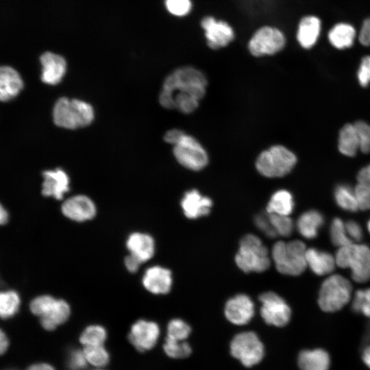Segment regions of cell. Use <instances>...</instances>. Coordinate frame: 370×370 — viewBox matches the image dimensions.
Returning a JSON list of instances; mask_svg holds the SVG:
<instances>
[{"mask_svg": "<svg viewBox=\"0 0 370 370\" xmlns=\"http://www.w3.org/2000/svg\"><path fill=\"white\" fill-rule=\"evenodd\" d=\"M207 85V78L202 71L192 66H180L164 79L159 102L163 108L174 110L179 106L200 101Z\"/></svg>", "mask_w": 370, "mask_h": 370, "instance_id": "6da1fadb", "label": "cell"}, {"mask_svg": "<svg viewBox=\"0 0 370 370\" xmlns=\"http://www.w3.org/2000/svg\"><path fill=\"white\" fill-rule=\"evenodd\" d=\"M306 250V246L301 241H279L272 247L271 258L279 273L297 276L302 274L307 267Z\"/></svg>", "mask_w": 370, "mask_h": 370, "instance_id": "7a4b0ae2", "label": "cell"}, {"mask_svg": "<svg viewBox=\"0 0 370 370\" xmlns=\"http://www.w3.org/2000/svg\"><path fill=\"white\" fill-rule=\"evenodd\" d=\"M269 252L261 239L253 234L243 236L235 256L237 267L245 273H262L271 263Z\"/></svg>", "mask_w": 370, "mask_h": 370, "instance_id": "3957f363", "label": "cell"}, {"mask_svg": "<svg viewBox=\"0 0 370 370\" xmlns=\"http://www.w3.org/2000/svg\"><path fill=\"white\" fill-rule=\"evenodd\" d=\"M94 111L88 103L79 99L61 97L53 110L54 123L66 129H76L88 125L93 120Z\"/></svg>", "mask_w": 370, "mask_h": 370, "instance_id": "277c9868", "label": "cell"}, {"mask_svg": "<svg viewBox=\"0 0 370 370\" xmlns=\"http://www.w3.org/2000/svg\"><path fill=\"white\" fill-rule=\"evenodd\" d=\"M335 258L338 267L351 271L355 282L364 283L370 280V247L368 245L352 243L340 247Z\"/></svg>", "mask_w": 370, "mask_h": 370, "instance_id": "5b68a950", "label": "cell"}, {"mask_svg": "<svg viewBox=\"0 0 370 370\" xmlns=\"http://www.w3.org/2000/svg\"><path fill=\"white\" fill-rule=\"evenodd\" d=\"M296 162L297 158L291 151L277 145L261 152L256 158L255 166L261 175L275 178L289 173Z\"/></svg>", "mask_w": 370, "mask_h": 370, "instance_id": "8992f818", "label": "cell"}, {"mask_svg": "<svg viewBox=\"0 0 370 370\" xmlns=\"http://www.w3.org/2000/svg\"><path fill=\"white\" fill-rule=\"evenodd\" d=\"M352 286L344 276L330 275L321 284L318 297L320 308L326 312L342 309L352 299Z\"/></svg>", "mask_w": 370, "mask_h": 370, "instance_id": "52a82bcc", "label": "cell"}, {"mask_svg": "<svg viewBox=\"0 0 370 370\" xmlns=\"http://www.w3.org/2000/svg\"><path fill=\"white\" fill-rule=\"evenodd\" d=\"M173 154L181 166L193 171L204 169L209 161L208 153L201 143L186 133L173 145Z\"/></svg>", "mask_w": 370, "mask_h": 370, "instance_id": "ba28073f", "label": "cell"}, {"mask_svg": "<svg viewBox=\"0 0 370 370\" xmlns=\"http://www.w3.org/2000/svg\"><path fill=\"white\" fill-rule=\"evenodd\" d=\"M230 353L245 367H251L262 360L264 349L263 343L255 332L245 331L236 334L232 339Z\"/></svg>", "mask_w": 370, "mask_h": 370, "instance_id": "9c48e42d", "label": "cell"}, {"mask_svg": "<svg viewBox=\"0 0 370 370\" xmlns=\"http://www.w3.org/2000/svg\"><path fill=\"white\" fill-rule=\"evenodd\" d=\"M286 38L278 28L262 26L256 29L247 42L250 54L256 58L274 55L285 46Z\"/></svg>", "mask_w": 370, "mask_h": 370, "instance_id": "30bf717a", "label": "cell"}, {"mask_svg": "<svg viewBox=\"0 0 370 370\" xmlns=\"http://www.w3.org/2000/svg\"><path fill=\"white\" fill-rule=\"evenodd\" d=\"M260 313L264 321L275 327H284L288 323L291 310L286 301L273 291L262 293L259 296Z\"/></svg>", "mask_w": 370, "mask_h": 370, "instance_id": "8fae6325", "label": "cell"}, {"mask_svg": "<svg viewBox=\"0 0 370 370\" xmlns=\"http://www.w3.org/2000/svg\"><path fill=\"white\" fill-rule=\"evenodd\" d=\"M200 25L204 32L206 44L211 49L224 48L235 38L234 29L223 20H218L212 16H206L201 19Z\"/></svg>", "mask_w": 370, "mask_h": 370, "instance_id": "7c38bea8", "label": "cell"}, {"mask_svg": "<svg viewBox=\"0 0 370 370\" xmlns=\"http://www.w3.org/2000/svg\"><path fill=\"white\" fill-rule=\"evenodd\" d=\"M224 314L231 323L243 325L247 324L254 317L255 305L249 295L237 294L225 303Z\"/></svg>", "mask_w": 370, "mask_h": 370, "instance_id": "4fadbf2b", "label": "cell"}, {"mask_svg": "<svg viewBox=\"0 0 370 370\" xmlns=\"http://www.w3.org/2000/svg\"><path fill=\"white\" fill-rule=\"evenodd\" d=\"M159 336L160 328L156 323L139 319L132 325L128 339L137 350L145 352L156 345Z\"/></svg>", "mask_w": 370, "mask_h": 370, "instance_id": "5bb4252c", "label": "cell"}, {"mask_svg": "<svg viewBox=\"0 0 370 370\" xmlns=\"http://www.w3.org/2000/svg\"><path fill=\"white\" fill-rule=\"evenodd\" d=\"M61 211L67 219L75 222H84L95 217L97 208L88 197L78 195L66 199L61 206Z\"/></svg>", "mask_w": 370, "mask_h": 370, "instance_id": "9a60e30c", "label": "cell"}, {"mask_svg": "<svg viewBox=\"0 0 370 370\" xmlns=\"http://www.w3.org/2000/svg\"><path fill=\"white\" fill-rule=\"evenodd\" d=\"M172 273L165 267L155 265L147 268L142 278L143 287L155 295H164L171 288Z\"/></svg>", "mask_w": 370, "mask_h": 370, "instance_id": "2e32d148", "label": "cell"}, {"mask_svg": "<svg viewBox=\"0 0 370 370\" xmlns=\"http://www.w3.org/2000/svg\"><path fill=\"white\" fill-rule=\"evenodd\" d=\"M180 205L186 217L196 219L210 213L212 201L210 197L202 195L197 190L191 189L184 193Z\"/></svg>", "mask_w": 370, "mask_h": 370, "instance_id": "e0dca14e", "label": "cell"}, {"mask_svg": "<svg viewBox=\"0 0 370 370\" xmlns=\"http://www.w3.org/2000/svg\"><path fill=\"white\" fill-rule=\"evenodd\" d=\"M40 61L42 68V82L50 85L58 84L66 72L65 60L60 55L48 51L41 55Z\"/></svg>", "mask_w": 370, "mask_h": 370, "instance_id": "ac0fdd59", "label": "cell"}, {"mask_svg": "<svg viewBox=\"0 0 370 370\" xmlns=\"http://www.w3.org/2000/svg\"><path fill=\"white\" fill-rule=\"evenodd\" d=\"M42 176V195L62 199L64 194L69 190V179L66 173L61 169H56L55 171H43Z\"/></svg>", "mask_w": 370, "mask_h": 370, "instance_id": "d6986e66", "label": "cell"}, {"mask_svg": "<svg viewBox=\"0 0 370 370\" xmlns=\"http://www.w3.org/2000/svg\"><path fill=\"white\" fill-rule=\"evenodd\" d=\"M126 247L130 254L143 263L153 256L155 241L153 237L147 233L135 232L127 236Z\"/></svg>", "mask_w": 370, "mask_h": 370, "instance_id": "ffe728a7", "label": "cell"}, {"mask_svg": "<svg viewBox=\"0 0 370 370\" xmlns=\"http://www.w3.org/2000/svg\"><path fill=\"white\" fill-rule=\"evenodd\" d=\"M306 260L307 267L317 275L330 274L336 265L335 256L314 247L307 249Z\"/></svg>", "mask_w": 370, "mask_h": 370, "instance_id": "44dd1931", "label": "cell"}, {"mask_svg": "<svg viewBox=\"0 0 370 370\" xmlns=\"http://www.w3.org/2000/svg\"><path fill=\"white\" fill-rule=\"evenodd\" d=\"M23 88V81L18 72L8 66L0 69V99L8 101L15 97Z\"/></svg>", "mask_w": 370, "mask_h": 370, "instance_id": "7402d4cb", "label": "cell"}, {"mask_svg": "<svg viewBox=\"0 0 370 370\" xmlns=\"http://www.w3.org/2000/svg\"><path fill=\"white\" fill-rule=\"evenodd\" d=\"M297 363L300 370H328L330 358L322 349H306L299 353Z\"/></svg>", "mask_w": 370, "mask_h": 370, "instance_id": "603a6c76", "label": "cell"}, {"mask_svg": "<svg viewBox=\"0 0 370 370\" xmlns=\"http://www.w3.org/2000/svg\"><path fill=\"white\" fill-rule=\"evenodd\" d=\"M324 217L320 212L310 210L299 217L296 227L304 238L312 239L317 236L319 230L324 224Z\"/></svg>", "mask_w": 370, "mask_h": 370, "instance_id": "cb8c5ba5", "label": "cell"}, {"mask_svg": "<svg viewBox=\"0 0 370 370\" xmlns=\"http://www.w3.org/2000/svg\"><path fill=\"white\" fill-rule=\"evenodd\" d=\"M71 314V308L67 301L56 299L49 311L40 317L42 327L47 330H53L66 321Z\"/></svg>", "mask_w": 370, "mask_h": 370, "instance_id": "d4e9b609", "label": "cell"}, {"mask_svg": "<svg viewBox=\"0 0 370 370\" xmlns=\"http://www.w3.org/2000/svg\"><path fill=\"white\" fill-rule=\"evenodd\" d=\"M321 29L320 20L314 16L304 17L299 25L297 38L305 49L311 48L317 42Z\"/></svg>", "mask_w": 370, "mask_h": 370, "instance_id": "484cf974", "label": "cell"}, {"mask_svg": "<svg viewBox=\"0 0 370 370\" xmlns=\"http://www.w3.org/2000/svg\"><path fill=\"white\" fill-rule=\"evenodd\" d=\"M294 209L292 194L286 190H279L271 197L266 210L267 213L289 216Z\"/></svg>", "mask_w": 370, "mask_h": 370, "instance_id": "4316f807", "label": "cell"}, {"mask_svg": "<svg viewBox=\"0 0 370 370\" xmlns=\"http://www.w3.org/2000/svg\"><path fill=\"white\" fill-rule=\"evenodd\" d=\"M356 36L354 28L347 23H338L330 31L328 39L336 48L343 49L350 47Z\"/></svg>", "mask_w": 370, "mask_h": 370, "instance_id": "83f0119b", "label": "cell"}, {"mask_svg": "<svg viewBox=\"0 0 370 370\" xmlns=\"http://www.w3.org/2000/svg\"><path fill=\"white\" fill-rule=\"evenodd\" d=\"M360 149L359 140L354 124H346L339 132L338 149L345 156L352 157Z\"/></svg>", "mask_w": 370, "mask_h": 370, "instance_id": "f1b7e54d", "label": "cell"}, {"mask_svg": "<svg viewBox=\"0 0 370 370\" xmlns=\"http://www.w3.org/2000/svg\"><path fill=\"white\" fill-rule=\"evenodd\" d=\"M334 199L338 207L345 211L359 210L355 190L347 184H340L335 188Z\"/></svg>", "mask_w": 370, "mask_h": 370, "instance_id": "f546056e", "label": "cell"}, {"mask_svg": "<svg viewBox=\"0 0 370 370\" xmlns=\"http://www.w3.org/2000/svg\"><path fill=\"white\" fill-rule=\"evenodd\" d=\"M21 304L20 296L13 290L1 291L0 294V315L2 319L13 317L18 311Z\"/></svg>", "mask_w": 370, "mask_h": 370, "instance_id": "4dcf8cb0", "label": "cell"}, {"mask_svg": "<svg viewBox=\"0 0 370 370\" xmlns=\"http://www.w3.org/2000/svg\"><path fill=\"white\" fill-rule=\"evenodd\" d=\"M330 238L332 243L338 248L354 243L347 235L345 223L341 218L332 219L330 226Z\"/></svg>", "mask_w": 370, "mask_h": 370, "instance_id": "1f68e13d", "label": "cell"}, {"mask_svg": "<svg viewBox=\"0 0 370 370\" xmlns=\"http://www.w3.org/2000/svg\"><path fill=\"white\" fill-rule=\"evenodd\" d=\"M106 336V331L103 327L99 325H91L82 332L79 341L84 347L101 345L103 344Z\"/></svg>", "mask_w": 370, "mask_h": 370, "instance_id": "d6a6232c", "label": "cell"}, {"mask_svg": "<svg viewBox=\"0 0 370 370\" xmlns=\"http://www.w3.org/2000/svg\"><path fill=\"white\" fill-rule=\"evenodd\" d=\"M163 349L169 357L175 359L187 358L192 352V349L186 341H175L169 338H166Z\"/></svg>", "mask_w": 370, "mask_h": 370, "instance_id": "836d02e7", "label": "cell"}, {"mask_svg": "<svg viewBox=\"0 0 370 370\" xmlns=\"http://www.w3.org/2000/svg\"><path fill=\"white\" fill-rule=\"evenodd\" d=\"M352 310L370 318V288L357 290L352 299Z\"/></svg>", "mask_w": 370, "mask_h": 370, "instance_id": "e575fe53", "label": "cell"}, {"mask_svg": "<svg viewBox=\"0 0 370 370\" xmlns=\"http://www.w3.org/2000/svg\"><path fill=\"white\" fill-rule=\"evenodd\" d=\"M166 332V338L182 341L189 336L191 328L184 320L173 319L169 322Z\"/></svg>", "mask_w": 370, "mask_h": 370, "instance_id": "d590c367", "label": "cell"}, {"mask_svg": "<svg viewBox=\"0 0 370 370\" xmlns=\"http://www.w3.org/2000/svg\"><path fill=\"white\" fill-rule=\"evenodd\" d=\"M267 214L278 236L288 237L293 233L294 224L289 216L270 213Z\"/></svg>", "mask_w": 370, "mask_h": 370, "instance_id": "8d00e7d4", "label": "cell"}, {"mask_svg": "<svg viewBox=\"0 0 370 370\" xmlns=\"http://www.w3.org/2000/svg\"><path fill=\"white\" fill-rule=\"evenodd\" d=\"M87 362L95 367H103L109 362V355L103 345L86 346L83 350Z\"/></svg>", "mask_w": 370, "mask_h": 370, "instance_id": "74e56055", "label": "cell"}, {"mask_svg": "<svg viewBox=\"0 0 370 370\" xmlns=\"http://www.w3.org/2000/svg\"><path fill=\"white\" fill-rule=\"evenodd\" d=\"M56 299L49 295L37 296L30 301L29 310L33 314L41 317L49 311Z\"/></svg>", "mask_w": 370, "mask_h": 370, "instance_id": "f35d334b", "label": "cell"}, {"mask_svg": "<svg viewBox=\"0 0 370 370\" xmlns=\"http://www.w3.org/2000/svg\"><path fill=\"white\" fill-rule=\"evenodd\" d=\"M164 6L171 15L183 17L191 12L193 3L191 0H164Z\"/></svg>", "mask_w": 370, "mask_h": 370, "instance_id": "ab89813d", "label": "cell"}, {"mask_svg": "<svg viewBox=\"0 0 370 370\" xmlns=\"http://www.w3.org/2000/svg\"><path fill=\"white\" fill-rule=\"evenodd\" d=\"M360 144V150L363 153L370 151V125L367 123L359 121L354 124Z\"/></svg>", "mask_w": 370, "mask_h": 370, "instance_id": "60d3db41", "label": "cell"}, {"mask_svg": "<svg viewBox=\"0 0 370 370\" xmlns=\"http://www.w3.org/2000/svg\"><path fill=\"white\" fill-rule=\"evenodd\" d=\"M357 181L355 190L370 196V165L360 169L357 175Z\"/></svg>", "mask_w": 370, "mask_h": 370, "instance_id": "b9f144b4", "label": "cell"}, {"mask_svg": "<svg viewBox=\"0 0 370 370\" xmlns=\"http://www.w3.org/2000/svg\"><path fill=\"white\" fill-rule=\"evenodd\" d=\"M254 221L257 227L267 236L273 238L278 236L269 221L267 213L256 215Z\"/></svg>", "mask_w": 370, "mask_h": 370, "instance_id": "7bdbcfd3", "label": "cell"}, {"mask_svg": "<svg viewBox=\"0 0 370 370\" xmlns=\"http://www.w3.org/2000/svg\"><path fill=\"white\" fill-rule=\"evenodd\" d=\"M87 362L83 351L76 349L71 352L68 365L71 370H82L86 367Z\"/></svg>", "mask_w": 370, "mask_h": 370, "instance_id": "ee69618b", "label": "cell"}, {"mask_svg": "<svg viewBox=\"0 0 370 370\" xmlns=\"http://www.w3.org/2000/svg\"><path fill=\"white\" fill-rule=\"evenodd\" d=\"M345 228L347 235L352 241L359 243L363 237V232L360 225L353 220H349L345 223Z\"/></svg>", "mask_w": 370, "mask_h": 370, "instance_id": "f6af8a7d", "label": "cell"}, {"mask_svg": "<svg viewBox=\"0 0 370 370\" xmlns=\"http://www.w3.org/2000/svg\"><path fill=\"white\" fill-rule=\"evenodd\" d=\"M358 39L365 46H370V18H367L361 27Z\"/></svg>", "mask_w": 370, "mask_h": 370, "instance_id": "bcb514c9", "label": "cell"}, {"mask_svg": "<svg viewBox=\"0 0 370 370\" xmlns=\"http://www.w3.org/2000/svg\"><path fill=\"white\" fill-rule=\"evenodd\" d=\"M358 79L362 86H367L370 82V70L368 66L361 62L358 71Z\"/></svg>", "mask_w": 370, "mask_h": 370, "instance_id": "7dc6e473", "label": "cell"}, {"mask_svg": "<svg viewBox=\"0 0 370 370\" xmlns=\"http://www.w3.org/2000/svg\"><path fill=\"white\" fill-rule=\"evenodd\" d=\"M142 262L132 254L127 255L124 259L126 269L130 273H136L140 268Z\"/></svg>", "mask_w": 370, "mask_h": 370, "instance_id": "c3c4849f", "label": "cell"}, {"mask_svg": "<svg viewBox=\"0 0 370 370\" xmlns=\"http://www.w3.org/2000/svg\"><path fill=\"white\" fill-rule=\"evenodd\" d=\"M185 132L179 129H172L167 131L164 136V140L174 145L183 136Z\"/></svg>", "mask_w": 370, "mask_h": 370, "instance_id": "681fc988", "label": "cell"}, {"mask_svg": "<svg viewBox=\"0 0 370 370\" xmlns=\"http://www.w3.org/2000/svg\"><path fill=\"white\" fill-rule=\"evenodd\" d=\"M27 370H55L53 367L46 363L35 364L27 369Z\"/></svg>", "mask_w": 370, "mask_h": 370, "instance_id": "f907efd6", "label": "cell"}, {"mask_svg": "<svg viewBox=\"0 0 370 370\" xmlns=\"http://www.w3.org/2000/svg\"><path fill=\"white\" fill-rule=\"evenodd\" d=\"M8 346V341L5 333L1 330L0 334V351L3 354Z\"/></svg>", "mask_w": 370, "mask_h": 370, "instance_id": "816d5d0a", "label": "cell"}, {"mask_svg": "<svg viewBox=\"0 0 370 370\" xmlns=\"http://www.w3.org/2000/svg\"><path fill=\"white\" fill-rule=\"evenodd\" d=\"M362 358L365 365L370 368V345L367 346L363 350Z\"/></svg>", "mask_w": 370, "mask_h": 370, "instance_id": "f5cc1de1", "label": "cell"}, {"mask_svg": "<svg viewBox=\"0 0 370 370\" xmlns=\"http://www.w3.org/2000/svg\"><path fill=\"white\" fill-rule=\"evenodd\" d=\"M9 219L8 212L7 210L1 206L0 207V223L1 225L5 224Z\"/></svg>", "mask_w": 370, "mask_h": 370, "instance_id": "db71d44e", "label": "cell"}, {"mask_svg": "<svg viewBox=\"0 0 370 370\" xmlns=\"http://www.w3.org/2000/svg\"><path fill=\"white\" fill-rule=\"evenodd\" d=\"M361 62L365 63L370 70V56H365Z\"/></svg>", "mask_w": 370, "mask_h": 370, "instance_id": "11a10c76", "label": "cell"}, {"mask_svg": "<svg viewBox=\"0 0 370 370\" xmlns=\"http://www.w3.org/2000/svg\"><path fill=\"white\" fill-rule=\"evenodd\" d=\"M366 341H370V323L367 326V331L365 333Z\"/></svg>", "mask_w": 370, "mask_h": 370, "instance_id": "9f6ffc18", "label": "cell"}, {"mask_svg": "<svg viewBox=\"0 0 370 370\" xmlns=\"http://www.w3.org/2000/svg\"><path fill=\"white\" fill-rule=\"evenodd\" d=\"M367 229L370 233V219L369 220V221L367 222Z\"/></svg>", "mask_w": 370, "mask_h": 370, "instance_id": "6f0895ef", "label": "cell"}, {"mask_svg": "<svg viewBox=\"0 0 370 370\" xmlns=\"http://www.w3.org/2000/svg\"><path fill=\"white\" fill-rule=\"evenodd\" d=\"M98 370H99V369H98Z\"/></svg>", "mask_w": 370, "mask_h": 370, "instance_id": "680465c9", "label": "cell"}]
</instances>
